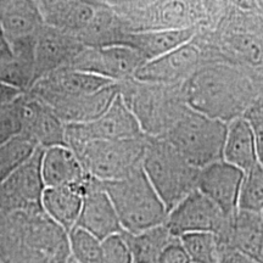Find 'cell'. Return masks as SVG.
Returning a JSON list of instances; mask_svg holds the SVG:
<instances>
[{
  "label": "cell",
  "instance_id": "obj_25",
  "mask_svg": "<svg viewBox=\"0 0 263 263\" xmlns=\"http://www.w3.org/2000/svg\"><path fill=\"white\" fill-rule=\"evenodd\" d=\"M123 235L129 245L133 263H159L162 250L174 238L166 226L136 235L123 232Z\"/></svg>",
  "mask_w": 263,
  "mask_h": 263
},
{
  "label": "cell",
  "instance_id": "obj_24",
  "mask_svg": "<svg viewBox=\"0 0 263 263\" xmlns=\"http://www.w3.org/2000/svg\"><path fill=\"white\" fill-rule=\"evenodd\" d=\"M223 161L242 172L259 163L256 151L254 134L244 116L230 121L227 127Z\"/></svg>",
  "mask_w": 263,
  "mask_h": 263
},
{
  "label": "cell",
  "instance_id": "obj_29",
  "mask_svg": "<svg viewBox=\"0 0 263 263\" xmlns=\"http://www.w3.org/2000/svg\"><path fill=\"white\" fill-rule=\"evenodd\" d=\"M70 244L77 263H104L103 242L83 229L73 228L70 232Z\"/></svg>",
  "mask_w": 263,
  "mask_h": 263
},
{
  "label": "cell",
  "instance_id": "obj_16",
  "mask_svg": "<svg viewBox=\"0 0 263 263\" xmlns=\"http://www.w3.org/2000/svg\"><path fill=\"white\" fill-rule=\"evenodd\" d=\"M120 93V85L115 83L93 94L78 97L55 98L42 101L65 124H81L97 120L107 111Z\"/></svg>",
  "mask_w": 263,
  "mask_h": 263
},
{
  "label": "cell",
  "instance_id": "obj_9",
  "mask_svg": "<svg viewBox=\"0 0 263 263\" xmlns=\"http://www.w3.org/2000/svg\"><path fill=\"white\" fill-rule=\"evenodd\" d=\"M195 38L168 54L146 61L137 71L134 80L147 84H183L205 65V54Z\"/></svg>",
  "mask_w": 263,
  "mask_h": 263
},
{
  "label": "cell",
  "instance_id": "obj_2",
  "mask_svg": "<svg viewBox=\"0 0 263 263\" xmlns=\"http://www.w3.org/2000/svg\"><path fill=\"white\" fill-rule=\"evenodd\" d=\"M101 184L114 203L124 233L136 235L166 224L168 211L143 167L122 179Z\"/></svg>",
  "mask_w": 263,
  "mask_h": 263
},
{
  "label": "cell",
  "instance_id": "obj_37",
  "mask_svg": "<svg viewBox=\"0 0 263 263\" xmlns=\"http://www.w3.org/2000/svg\"><path fill=\"white\" fill-rule=\"evenodd\" d=\"M262 99H263V95H262Z\"/></svg>",
  "mask_w": 263,
  "mask_h": 263
},
{
  "label": "cell",
  "instance_id": "obj_34",
  "mask_svg": "<svg viewBox=\"0 0 263 263\" xmlns=\"http://www.w3.org/2000/svg\"><path fill=\"white\" fill-rule=\"evenodd\" d=\"M21 90L12 85L0 82V105H9L17 99Z\"/></svg>",
  "mask_w": 263,
  "mask_h": 263
},
{
  "label": "cell",
  "instance_id": "obj_18",
  "mask_svg": "<svg viewBox=\"0 0 263 263\" xmlns=\"http://www.w3.org/2000/svg\"><path fill=\"white\" fill-rule=\"evenodd\" d=\"M99 4L87 2H39L44 26L77 38L90 25Z\"/></svg>",
  "mask_w": 263,
  "mask_h": 263
},
{
  "label": "cell",
  "instance_id": "obj_6",
  "mask_svg": "<svg viewBox=\"0 0 263 263\" xmlns=\"http://www.w3.org/2000/svg\"><path fill=\"white\" fill-rule=\"evenodd\" d=\"M227 127L222 121L189 110L162 137L196 168L223 160Z\"/></svg>",
  "mask_w": 263,
  "mask_h": 263
},
{
  "label": "cell",
  "instance_id": "obj_14",
  "mask_svg": "<svg viewBox=\"0 0 263 263\" xmlns=\"http://www.w3.org/2000/svg\"><path fill=\"white\" fill-rule=\"evenodd\" d=\"M112 84H115V82L106 78L67 67L41 78L32 85L31 90L34 99L39 101H47L55 98L93 94Z\"/></svg>",
  "mask_w": 263,
  "mask_h": 263
},
{
  "label": "cell",
  "instance_id": "obj_11",
  "mask_svg": "<svg viewBox=\"0 0 263 263\" xmlns=\"http://www.w3.org/2000/svg\"><path fill=\"white\" fill-rule=\"evenodd\" d=\"M74 228L83 229L101 242L123 233L114 203L99 180L88 177L83 205Z\"/></svg>",
  "mask_w": 263,
  "mask_h": 263
},
{
  "label": "cell",
  "instance_id": "obj_30",
  "mask_svg": "<svg viewBox=\"0 0 263 263\" xmlns=\"http://www.w3.org/2000/svg\"><path fill=\"white\" fill-rule=\"evenodd\" d=\"M104 263H133V257L123 233L103 241Z\"/></svg>",
  "mask_w": 263,
  "mask_h": 263
},
{
  "label": "cell",
  "instance_id": "obj_35",
  "mask_svg": "<svg viewBox=\"0 0 263 263\" xmlns=\"http://www.w3.org/2000/svg\"><path fill=\"white\" fill-rule=\"evenodd\" d=\"M11 59H14V52H12L8 39L5 38L4 33L0 28V62L11 60Z\"/></svg>",
  "mask_w": 263,
  "mask_h": 263
},
{
  "label": "cell",
  "instance_id": "obj_33",
  "mask_svg": "<svg viewBox=\"0 0 263 263\" xmlns=\"http://www.w3.org/2000/svg\"><path fill=\"white\" fill-rule=\"evenodd\" d=\"M219 263H262L233 249L219 250Z\"/></svg>",
  "mask_w": 263,
  "mask_h": 263
},
{
  "label": "cell",
  "instance_id": "obj_13",
  "mask_svg": "<svg viewBox=\"0 0 263 263\" xmlns=\"http://www.w3.org/2000/svg\"><path fill=\"white\" fill-rule=\"evenodd\" d=\"M84 47L73 35L44 26L35 38L33 84L52 72L70 67Z\"/></svg>",
  "mask_w": 263,
  "mask_h": 263
},
{
  "label": "cell",
  "instance_id": "obj_26",
  "mask_svg": "<svg viewBox=\"0 0 263 263\" xmlns=\"http://www.w3.org/2000/svg\"><path fill=\"white\" fill-rule=\"evenodd\" d=\"M223 47L244 62L251 65H261L263 62V42L255 33H229L228 37L223 39Z\"/></svg>",
  "mask_w": 263,
  "mask_h": 263
},
{
  "label": "cell",
  "instance_id": "obj_27",
  "mask_svg": "<svg viewBox=\"0 0 263 263\" xmlns=\"http://www.w3.org/2000/svg\"><path fill=\"white\" fill-rule=\"evenodd\" d=\"M239 210L263 213V167L257 163L244 172L239 196Z\"/></svg>",
  "mask_w": 263,
  "mask_h": 263
},
{
  "label": "cell",
  "instance_id": "obj_19",
  "mask_svg": "<svg viewBox=\"0 0 263 263\" xmlns=\"http://www.w3.org/2000/svg\"><path fill=\"white\" fill-rule=\"evenodd\" d=\"M44 27L37 3L2 2L0 3V28L10 47L16 43L35 39Z\"/></svg>",
  "mask_w": 263,
  "mask_h": 263
},
{
  "label": "cell",
  "instance_id": "obj_7",
  "mask_svg": "<svg viewBox=\"0 0 263 263\" xmlns=\"http://www.w3.org/2000/svg\"><path fill=\"white\" fill-rule=\"evenodd\" d=\"M67 146L91 140H122L145 136L139 121L118 93L114 103L97 120L81 124H65Z\"/></svg>",
  "mask_w": 263,
  "mask_h": 263
},
{
  "label": "cell",
  "instance_id": "obj_15",
  "mask_svg": "<svg viewBox=\"0 0 263 263\" xmlns=\"http://www.w3.org/2000/svg\"><path fill=\"white\" fill-rule=\"evenodd\" d=\"M218 251L233 249L263 263V216L238 210L216 235Z\"/></svg>",
  "mask_w": 263,
  "mask_h": 263
},
{
  "label": "cell",
  "instance_id": "obj_28",
  "mask_svg": "<svg viewBox=\"0 0 263 263\" xmlns=\"http://www.w3.org/2000/svg\"><path fill=\"white\" fill-rule=\"evenodd\" d=\"M179 240L192 263H219L218 244L212 233H193Z\"/></svg>",
  "mask_w": 263,
  "mask_h": 263
},
{
  "label": "cell",
  "instance_id": "obj_38",
  "mask_svg": "<svg viewBox=\"0 0 263 263\" xmlns=\"http://www.w3.org/2000/svg\"><path fill=\"white\" fill-rule=\"evenodd\" d=\"M262 216H263V213H262Z\"/></svg>",
  "mask_w": 263,
  "mask_h": 263
},
{
  "label": "cell",
  "instance_id": "obj_4",
  "mask_svg": "<svg viewBox=\"0 0 263 263\" xmlns=\"http://www.w3.org/2000/svg\"><path fill=\"white\" fill-rule=\"evenodd\" d=\"M141 167L168 213L197 189L200 170L162 137L146 136Z\"/></svg>",
  "mask_w": 263,
  "mask_h": 263
},
{
  "label": "cell",
  "instance_id": "obj_12",
  "mask_svg": "<svg viewBox=\"0 0 263 263\" xmlns=\"http://www.w3.org/2000/svg\"><path fill=\"white\" fill-rule=\"evenodd\" d=\"M244 172L226 161H218L200 170L197 190L209 197L227 218L239 210V196Z\"/></svg>",
  "mask_w": 263,
  "mask_h": 263
},
{
  "label": "cell",
  "instance_id": "obj_5",
  "mask_svg": "<svg viewBox=\"0 0 263 263\" xmlns=\"http://www.w3.org/2000/svg\"><path fill=\"white\" fill-rule=\"evenodd\" d=\"M71 149L88 176L99 182H111L140 168L145 155L146 136L122 140H91Z\"/></svg>",
  "mask_w": 263,
  "mask_h": 263
},
{
  "label": "cell",
  "instance_id": "obj_8",
  "mask_svg": "<svg viewBox=\"0 0 263 263\" xmlns=\"http://www.w3.org/2000/svg\"><path fill=\"white\" fill-rule=\"evenodd\" d=\"M145 62L139 52L127 45L84 47L68 68L122 83L133 80Z\"/></svg>",
  "mask_w": 263,
  "mask_h": 263
},
{
  "label": "cell",
  "instance_id": "obj_20",
  "mask_svg": "<svg viewBox=\"0 0 263 263\" xmlns=\"http://www.w3.org/2000/svg\"><path fill=\"white\" fill-rule=\"evenodd\" d=\"M196 35L197 28L127 32L121 45L133 48L145 59V61H150L192 42Z\"/></svg>",
  "mask_w": 263,
  "mask_h": 263
},
{
  "label": "cell",
  "instance_id": "obj_32",
  "mask_svg": "<svg viewBox=\"0 0 263 263\" xmlns=\"http://www.w3.org/2000/svg\"><path fill=\"white\" fill-rule=\"evenodd\" d=\"M159 263H192L185 249L178 238H173L162 250Z\"/></svg>",
  "mask_w": 263,
  "mask_h": 263
},
{
  "label": "cell",
  "instance_id": "obj_23",
  "mask_svg": "<svg viewBox=\"0 0 263 263\" xmlns=\"http://www.w3.org/2000/svg\"><path fill=\"white\" fill-rule=\"evenodd\" d=\"M43 153L34 154L18 168L10 173L0 184L3 195L14 201H37L41 200L45 186L42 179L41 161Z\"/></svg>",
  "mask_w": 263,
  "mask_h": 263
},
{
  "label": "cell",
  "instance_id": "obj_1",
  "mask_svg": "<svg viewBox=\"0 0 263 263\" xmlns=\"http://www.w3.org/2000/svg\"><path fill=\"white\" fill-rule=\"evenodd\" d=\"M182 88L190 110L227 124L262 97L250 76L226 64H205Z\"/></svg>",
  "mask_w": 263,
  "mask_h": 263
},
{
  "label": "cell",
  "instance_id": "obj_10",
  "mask_svg": "<svg viewBox=\"0 0 263 263\" xmlns=\"http://www.w3.org/2000/svg\"><path fill=\"white\" fill-rule=\"evenodd\" d=\"M229 218L215 202L195 190L168 213L166 228L174 238L193 233H212L217 235Z\"/></svg>",
  "mask_w": 263,
  "mask_h": 263
},
{
  "label": "cell",
  "instance_id": "obj_36",
  "mask_svg": "<svg viewBox=\"0 0 263 263\" xmlns=\"http://www.w3.org/2000/svg\"><path fill=\"white\" fill-rule=\"evenodd\" d=\"M70 263H77V262H76V261H71Z\"/></svg>",
  "mask_w": 263,
  "mask_h": 263
},
{
  "label": "cell",
  "instance_id": "obj_3",
  "mask_svg": "<svg viewBox=\"0 0 263 263\" xmlns=\"http://www.w3.org/2000/svg\"><path fill=\"white\" fill-rule=\"evenodd\" d=\"M118 85L121 97L147 137H164L189 110L182 84H147L133 78Z\"/></svg>",
  "mask_w": 263,
  "mask_h": 263
},
{
  "label": "cell",
  "instance_id": "obj_21",
  "mask_svg": "<svg viewBox=\"0 0 263 263\" xmlns=\"http://www.w3.org/2000/svg\"><path fill=\"white\" fill-rule=\"evenodd\" d=\"M41 173L45 188L83 183L88 178L74 151L68 146L45 149L42 155Z\"/></svg>",
  "mask_w": 263,
  "mask_h": 263
},
{
  "label": "cell",
  "instance_id": "obj_22",
  "mask_svg": "<svg viewBox=\"0 0 263 263\" xmlns=\"http://www.w3.org/2000/svg\"><path fill=\"white\" fill-rule=\"evenodd\" d=\"M87 180L88 178L83 183L45 188L43 192L42 203L44 210L67 232H71L78 221L83 205Z\"/></svg>",
  "mask_w": 263,
  "mask_h": 263
},
{
  "label": "cell",
  "instance_id": "obj_31",
  "mask_svg": "<svg viewBox=\"0 0 263 263\" xmlns=\"http://www.w3.org/2000/svg\"><path fill=\"white\" fill-rule=\"evenodd\" d=\"M244 118L248 121L254 134L258 162L263 167V99L258 98L245 111Z\"/></svg>",
  "mask_w": 263,
  "mask_h": 263
},
{
  "label": "cell",
  "instance_id": "obj_17",
  "mask_svg": "<svg viewBox=\"0 0 263 263\" xmlns=\"http://www.w3.org/2000/svg\"><path fill=\"white\" fill-rule=\"evenodd\" d=\"M21 133L44 147L67 146L65 123L42 101L33 99L18 105Z\"/></svg>",
  "mask_w": 263,
  "mask_h": 263
}]
</instances>
